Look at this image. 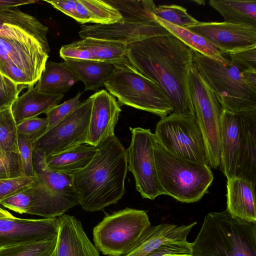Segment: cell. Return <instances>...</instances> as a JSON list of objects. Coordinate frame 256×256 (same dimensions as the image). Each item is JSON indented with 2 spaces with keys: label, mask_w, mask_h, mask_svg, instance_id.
<instances>
[{
  "label": "cell",
  "mask_w": 256,
  "mask_h": 256,
  "mask_svg": "<svg viewBox=\"0 0 256 256\" xmlns=\"http://www.w3.org/2000/svg\"><path fill=\"white\" fill-rule=\"evenodd\" d=\"M48 120L46 118L36 117L26 119L17 124V131L32 139L34 142L40 138L46 131Z\"/></svg>",
  "instance_id": "obj_39"
},
{
  "label": "cell",
  "mask_w": 256,
  "mask_h": 256,
  "mask_svg": "<svg viewBox=\"0 0 256 256\" xmlns=\"http://www.w3.org/2000/svg\"><path fill=\"white\" fill-rule=\"evenodd\" d=\"M192 242L167 245L162 246L146 256H186L192 255Z\"/></svg>",
  "instance_id": "obj_42"
},
{
  "label": "cell",
  "mask_w": 256,
  "mask_h": 256,
  "mask_svg": "<svg viewBox=\"0 0 256 256\" xmlns=\"http://www.w3.org/2000/svg\"><path fill=\"white\" fill-rule=\"evenodd\" d=\"M154 158L159 184L164 194L179 202L198 201L214 180L210 167L182 158L166 151L156 140Z\"/></svg>",
  "instance_id": "obj_4"
},
{
  "label": "cell",
  "mask_w": 256,
  "mask_h": 256,
  "mask_svg": "<svg viewBox=\"0 0 256 256\" xmlns=\"http://www.w3.org/2000/svg\"><path fill=\"white\" fill-rule=\"evenodd\" d=\"M194 52V67L213 90L224 110L232 112L256 110V91L244 82L237 66L231 62L224 66Z\"/></svg>",
  "instance_id": "obj_6"
},
{
  "label": "cell",
  "mask_w": 256,
  "mask_h": 256,
  "mask_svg": "<svg viewBox=\"0 0 256 256\" xmlns=\"http://www.w3.org/2000/svg\"><path fill=\"white\" fill-rule=\"evenodd\" d=\"M57 218H0V250L14 245L46 240L58 236Z\"/></svg>",
  "instance_id": "obj_17"
},
{
  "label": "cell",
  "mask_w": 256,
  "mask_h": 256,
  "mask_svg": "<svg viewBox=\"0 0 256 256\" xmlns=\"http://www.w3.org/2000/svg\"><path fill=\"white\" fill-rule=\"evenodd\" d=\"M58 220L59 230L56 245L48 256H100L78 220L64 214L58 216Z\"/></svg>",
  "instance_id": "obj_21"
},
{
  "label": "cell",
  "mask_w": 256,
  "mask_h": 256,
  "mask_svg": "<svg viewBox=\"0 0 256 256\" xmlns=\"http://www.w3.org/2000/svg\"><path fill=\"white\" fill-rule=\"evenodd\" d=\"M189 87L194 114L205 140L209 166L217 168L220 163V120L224 110L194 65L189 72Z\"/></svg>",
  "instance_id": "obj_10"
},
{
  "label": "cell",
  "mask_w": 256,
  "mask_h": 256,
  "mask_svg": "<svg viewBox=\"0 0 256 256\" xmlns=\"http://www.w3.org/2000/svg\"><path fill=\"white\" fill-rule=\"evenodd\" d=\"M64 94H52L38 91L34 86L18 96L11 106V110L16 124L31 118L46 113L59 104Z\"/></svg>",
  "instance_id": "obj_24"
},
{
  "label": "cell",
  "mask_w": 256,
  "mask_h": 256,
  "mask_svg": "<svg viewBox=\"0 0 256 256\" xmlns=\"http://www.w3.org/2000/svg\"><path fill=\"white\" fill-rule=\"evenodd\" d=\"M194 52L171 34L127 45L126 58L136 70L158 84L173 106L172 113L195 115L189 87Z\"/></svg>",
  "instance_id": "obj_1"
},
{
  "label": "cell",
  "mask_w": 256,
  "mask_h": 256,
  "mask_svg": "<svg viewBox=\"0 0 256 256\" xmlns=\"http://www.w3.org/2000/svg\"><path fill=\"white\" fill-rule=\"evenodd\" d=\"M227 56L230 62L240 70H256V46H251L234 52L222 54Z\"/></svg>",
  "instance_id": "obj_40"
},
{
  "label": "cell",
  "mask_w": 256,
  "mask_h": 256,
  "mask_svg": "<svg viewBox=\"0 0 256 256\" xmlns=\"http://www.w3.org/2000/svg\"><path fill=\"white\" fill-rule=\"evenodd\" d=\"M156 21L190 48L226 66L230 64L220 52L206 39L187 28L178 26L155 17Z\"/></svg>",
  "instance_id": "obj_28"
},
{
  "label": "cell",
  "mask_w": 256,
  "mask_h": 256,
  "mask_svg": "<svg viewBox=\"0 0 256 256\" xmlns=\"http://www.w3.org/2000/svg\"><path fill=\"white\" fill-rule=\"evenodd\" d=\"M96 150L95 146L82 144L58 154L45 156V162L52 170L72 175L89 164Z\"/></svg>",
  "instance_id": "obj_26"
},
{
  "label": "cell",
  "mask_w": 256,
  "mask_h": 256,
  "mask_svg": "<svg viewBox=\"0 0 256 256\" xmlns=\"http://www.w3.org/2000/svg\"><path fill=\"white\" fill-rule=\"evenodd\" d=\"M154 16L172 24L185 28L198 22L188 13L184 8L176 4L156 6Z\"/></svg>",
  "instance_id": "obj_35"
},
{
  "label": "cell",
  "mask_w": 256,
  "mask_h": 256,
  "mask_svg": "<svg viewBox=\"0 0 256 256\" xmlns=\"http://www.w3.org/2000/svg\"><path fill=\"white\" fill-rule=\"evenodd\" d=\"M254 110L232 112L223 110L220 120V167L227 179L237 177L248 144Z\"/></svg>",
  "instance_id": "obj_14"
},
{
  "label": "cell",
  "mask_w": 256,
  "mask_h": 256,
  "mask_svg": "<svg viewBox=\"0 0 256 256\" xmlns=\"http://www.w3.org/2000/svg\"><path fill=\"white\" fill-rule=\"evenodd\" d=\"M96 149L89 164L72 174L80 205L88 212L116 204L126 192V150L119 139L116 136L108 138Z\"/></svg>",
  "instance_id": "obj_2"
},
{
  "label": "cell",
  "mask_w": 256,
  "mask_h": 256,
  "mask_svg": "<svg viewBox=\"0 0 256 256\" xmlns=\"http://www.w3.org/2000/svg\"><path fill=\"white\" fill-rule=\"evenodd\" d=\"M57 237L48 240L24 243L0 250V256H48L55 248Z\"/></svg>",
  "instance_id": "obj_34"
},
{
  "label": "cell",
  "mask_w": 256,
  "mask_h": 256,
  "mask_svg": "<svg viewBox=\"0 0 256 256\" xmlns=\"http://www.w3.org/2000/svg\"><path fill=\"white\" fill-rule=\"evenodd\" d=\"M104 86L118 98L120 106H130L160 118L173 111L172 104L164 92L128 62L114 66Z\"/></svg>",
  "instance_id": "obj_5"
},
{
  "label": "cell",
  "mask_w": 256,
  "mask_h": 256,
  "mask_svg": "<svg viewBox=\"0 0 256 256\" xmlns=\"http://www.w3.org/2000/svg\"><path fill=\"white\" fill-rule=\"evenodd\" d=\"M170 34L157 22L124 20L109 24H82L78 35L82 39L91 38L126 45L153 36Z\"/></svg>",
  "instance_id": "obj_15"
},
{
  "label": "cell",
  "mask_w": 256,
  "mask_h": 256,
  "mask_svg": "<svg viewBox=\"0 0 256 256\" xmlns=\"http://www.w3.org/2000/svg\"><path fill=\"white\" fill-rule=\"evenodd\" d=\"M116 8L123 19L156 22L154 12L156 6L150 0H106Z\"/></svg>",
  "instance_id": "obj_30"
},
{
  "label": "cell",
  "mask_w": 256,
  "mask_h": 256,
  "mask_svg": "<svg viewBox=\"0 0 256 256\" xmlns=\"http://www.w3.org/2000/svg\"><path fill=\"white\" fill-rule=\"evenodd\" d=\"M64 62L84 83V91L96 90L104 86L114 68L112 64L90 60L70 59Z\"/></svg>",
  "instance_id": "obj_27"
},
{
  "label": "cell",
  "mask_w": 256,
  "mask_h": 256,
  "mask_svg": "<svg viewBox=\"0 0 256 256\" xmlns=\"http://www.w3.org/2000/svg\"><path fill=\"white\" fill-rule=\"evenodd\" d=\"M24 176L19 153L0 150V179Z\"/></svg>",
  "instance_id": "obj_37"
},
{
  "label": "cell",
  "mask_w": 256,
  "mask_h": 256,
  "mask_svg": "<svg viewBox=\"0 0 256 256\" xmlns=\"http://www.w3.org/2000/svg\"><path fill=\"white\" fill-rule=\"evenodd\" d=\"M17 124L11 106L0 110V150L19 153Z\"/></svg>",
  "instance_id": "obj_33"
},
{
  "label": "cell",
  "mask_w": 256,
  "mask_h": 256,
  "mask_svg": "<svg viewBox=\"0 0 256 256\" xmlns=\"http://www.w3.org/2000/svg\"><path fill=\"white\" fill-rule=\"evenodd\" d=\"M126 46L119 42L87 38L62 46L60 56L64 60H90L116 66L128 62Z\"/></svg>",
  "instance_id": "obj_20"
},
{
  "label": "cell",
  "mask_w": 256,
  "mask_h": 256,
  "mask_svg": "<svg viewBox=\"0 0 256 256\" xmlns=\"http://www.w3.org/2000/svg\"><path fill=\"white\" fill-rule=\"evenodd\" d=\"M130 144L126 150L128 170L132 174L136 190L151 200L164 194L160 186L154 158L156 138L150 129L130 128Z\"/></svg>",
  "instance_id": "obj_12"
},
{
  "label": "cell",
  "mask_w": 256,
  "mask_h": 256,
  "mask_svg": "<svg viewBox=\"0 0 256 256\" xmlns=\"http://www.w3.org/2000/svg\"><path fill=\"white\" fill-rule=\"evenodd\" d=\"M192 256H256V223L210 212L192 242Z\"/></svg>",
  "instance_id": "obj_3"
},
{
  "label": "cell",
  "mask_w": 256,
  "mask_h": 256,
  "mask_svg": "<svg viewBox=\"0 0 256 256\" xmlns=\"http://www.w3.org/2000/svg\"><path fill=\"white\" fill-rule=\"evenodd\" d=\"M188 29L201 36L222 54L256 46V28L224 22H200Z\"/></svg>",
  "instance_id": "obj_16"
},
{
  "label": "cell",
  "mask_w": 256,
  "mask_h": 256,
  "mask_svg": "<svg viewBox=\"0 0 256 256\" xmlns=\"http://www.w3.org/2000/svg\"><path fill=\"white\" fill-rule=\"evenodd\" d=\"M151 226L146 211L126 208L106 215L93 229L95 246L108 256L131 250Z\"/></svg>",
  "instance_id": "obj_7"
},
{
  "label": "cell",
  "mask_w": 256,
  "mask_h": 256,
  "mask_svg": "<svg viewBox=\"0 0 256 256\" xmlns=\"http://www.w3.org/2000/svg\"><path fill=\"white\" fill-rule=\"evenodd\" d=\"M15 218L12 214L9 212L8 210L2 209L0 208V218Z\"/></svg>",
  "instance_id": "obj_47"
},
{
  "label": "cell",
  "mask_w": 256,
  "mask_h": 256,
  "mask_svg": "<svg viewBox=\"0 0 256 256\" xmlns=\"http://www.w3.org/2000/svg\"><path fill=\"white\" fill-rule=\"evenodd\" d=\"M186 256H192V255H190V254H188V255H186Z\"/></svg>",
  "instance_id": "obj_49"
},
{
  "label": "cell",
  "mask_w": 256,
  "mask_h": 256,
  "mask_svg": "<svg viewBox=\"0 0 256 256\" xmlns=\"http://www.w3.org/2000/svg\"><path fill=\"white\" fill-rule=\"evenodd\" d=\"M208 3L224 22L256 28V0H210Z\"/></svg>",
  "instance_id": "obj_29"
},
{
  "label": "cell",
  "mask_w": 256,
  "mask_h": 256,
  "mask_svg": "<svg viewBox=\"0 0 256 256\" xmlns=\"http://www.w3.org/2000/svg\"><path fill=\"white\" fill-rule=\"evenodd\" d=\"M33 166L39 185V201L29 212L44 218H56L80 205L72 175L54 172L45 162V156L34 148Z\"/></svg>",
  "instance_id": "obj_9"
},
{
  "label": "cell",
  "mask_w": 256,
  "mask_h": 256,
  "mask_svg": "<svg viewBox=\"0 0 256 256\" xmlns=\"http://www.w3.org/2000/svg\"><path fill=\"white\" fill-rule=\"evenodd\" d=\"M22 88L16 84L10 85H0V110L10 106L18 96Z\"/></svg>",
  "instance_id": "obj_43"
},
{
  "label": "cell",
  "mask_w": 256,
  "mask_h": 256,
  "mask_svg": "<svg viewBox=\"0 0 256 256\" xmlns=\"http://www.w3.org/2000/svg\"><path fill=\"white\" fill-rule=\"evenodd\" d=\"M81 0L87 8L89 22L109 24L123 20V17L120 12L106 0Z\"/></svg>",
  "instance_id": "obj_32"
},
{
  "label": "cell",
  "mask_w": 256,
  "mask_h": 256,
  "mask_svg": "<svg viewBox=\"0 0 256 256\" xmlns=\"http://www.w3.org/2000/svg\"><path fill=\"white\" fill-rule=\"evenodd\" d=\"M91 105L90 97L80 102L70 114L34 142V148L48 156L86 144Z\"/></svg>",
  "instance_id": "obj_13"
},
{
  "label": "cell",
  "mask_w": 256,
  "mask_h": 256,
  "mask_svg": "<svg viewBox=\"0 0 256 256\" xmlns=\"http://www.w3.org/2000/svg\"><path fill=\"white\" fill-rule=\"evenodd\" d=\"M78 81V75L64 62L47 61L35 88L42 92L64 94Z\"/></svg>",
  "instance_id": "obj_25"
},
{
  "label": "cell",
  "mask_w": 256,
  "mask_h": 256,
  "mask_svg": "<svg viewBox=\"0 0 256 256\" xmlns=\"http://www.w3.org/2000/svg\"><path fill=\"white\" fill-rule=\"evenodd\" d=\"M79 92L74 97L58 104L46 112L48 125L46 131L58 124L74 112L80 103Z\"/></svg>",
  "instance_id": "obj_36"
},
{
  "label": "cell",
  "mask_w": 256,
  "mask_h": 256,
  "mask_svg": "<svg viewBox=\"0 0 256 256\" xmlns=\"http://www.w3.org/2000/svg\"><path fill=\"white\" fill-rule=\"evenodd\" d=\"M256 185L242 178L227 179L226 210L232 217L256 223Z\"/></svg>",
  "instance_id": "obj_23"
},
{
  "label": "cell",
  "mask_w": 256,
  "mask_h": 256,
  "mask_svg": "<svg viewBox=\"0 0 256 256\" xmlns=\"http://www.w3.org/2000/svg\"><path fill=\"white\" fill-rule=\"evenodd\" d=\"M45 2L50 4L56 9L75 19L76 0H54Z\"/></svg>",
  "instance_id": "obj_44"
},
{
  "label": "cell",
  "mask_w": 256,
  "mask_h": 256,
  "mask_svg": "<svg viewBox=\"0 0 256 256\" xmlns=\"http://www.w3.org/2000/svg\"><path fill=\"white\" fill-rule=\"evenodd\" d=\"M39 201V186L37 178L28 186L2 200L0 204L20 214H27Z\"/></svg>",
  "instance_id": "obj_31"
},
{
  "label": "cell",
  "mask_w": 256,
  "mask_h": 256,
  "mask_svg": "<svg viewBox=\"0 0 256 256\" xmlns=\"http://www.w3.org/2000/svg\"><path fill=\"white\" fill-rule=\"evenodd\" d=\"M50 48L34 42L0 36V72L22 88L34 86L48 58Z\"/></svg>",
  "instance_id": "obj_11"
},
{
  "label": "cell",
  "mask_w": 256,
  "mask_h": 256,
  "mask_svg": "<svg viewBox=\"0 0 256 256\" xmlns=\"http://www.w3.org/2000/svg\"><path fill=\"white\" fill-rule=\"evenodd\" d=\"M92 105L86 144L96 147L108 138L115 136L114 128L120 112V105L105 90L90 96Z\"/></svg>",
  "instance_id": "obj_18"
},
{
  "label": "cell",
  "mask_w": 256,
  "mask_h": 256,
  "mask_svg": "<svg viewBox=\"0 0 256 256\" xmlns=\"http://www.w3.org/2000/svg\"><path fill=\"white\" fill-rule=\"evenodd\" d=\"M4 78V76L2 75L0 72V81L2 80Z\"/></svg>",
  "instance_id": "obj_48"
},
{
  "label": "cell",
  "mask_w": 256,
  "mask_h": 256,
  "mask_svg": "<svg viewBox=\"0 0 256 256\" xmlns=\"http://www.w3.org/2000/svg\"><path fill=\"white\" fill-rule=\"evenodd\" d=\"M37 2L36 0H0V8L17 7L18 6L32 4Z\"/></svg>",
  "instance_id": "obj_46"
},
{
  "label": "cell",
  "mask_w": 256,
  "mask_h": 256,
  "mask_svg": "<svg viewBox=\"0 0 256 256\" xmlns=\"http://www.w3.org/2000/svg\"><path fill=\"white\" fill-rule=\"evenodd\" d=\"M244 82L250 88L256 91V70H244L241 71Z\"/></svg>",
  "instance_id": "obj_45"
},
{
  "label": "cell",
  "mask_w": 256,
  "mask_h": 256,
  "mask_svg": "<svg viewBox=\"0 0 256 256\" xmlns=\"http://www.w3.org/2000/svg\"><path fill=\"white\" fill-rule=\"evenodd\" d=\"M48 27L17 7L0 8V36L22 42H36L50 48Z\"/></svg>",
  "instance_id": "obj_19"
},
{
  "label": "cell",
  "mask_w": 256,
  "mask_h": 256,
  "mask_svg": "<svg viewBox=\"0 0 256 256\" xmlns=\"http://www.w3.org/2000/svg\"><path fill=\"white\" fill-rule=\"evenodd\" d=\"M154 134L157 143L170 154L209 166L205 140L195 115L171 113L162 117Z\"/></svg>",
  "instance_id": "obj_8"
},
{
  "label": "cell",
  "mask_w": 256,
  "mask_h": 256,
  "mask_svg": "<svg viewBox=\"0 0 256 256\" xmlns=\"http://www.w3.org/2000/svg\"><path fill=\"white\" fill-rule=\"evenodd\" d=\"M196 224L178 226L166 223L150 226L134 248L122 256H146L167 245L188 243V234Z\"/></svg>",
  "instance_id": "obj_22"
},
{
  "label": "cell",
  "mask_w": 256,
  "mask_h": 256,
  "mask_svg": "<svg viewBox=\"0 0 256 256\" xmlns=\"http://www.w3.org/2000/svg\"><path fill=\"white\" fill-rule=\"evenodd\" d=\"M18 143L24 175L35 176L32 162L34 141L25 136L18 134Z\"/></svg>",
  "instance_id": "obj_38"
},
{
  "label": "cell",
  "mask_w": 256,
  "mask_h": 256,
  "mask_svg": "<svg viewBox=\"0 0 256 256\" xmlns=\"http://www.w3.org/2000/svg\"><path fill=\"white\" fill-rule=\"evenodd\" d=\"M34 177L25 176L9 178L0 179V202L30 185Z\"/></svg>",
  "instance_id": "obj_41"
}]
</instances>
